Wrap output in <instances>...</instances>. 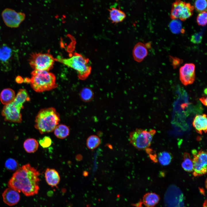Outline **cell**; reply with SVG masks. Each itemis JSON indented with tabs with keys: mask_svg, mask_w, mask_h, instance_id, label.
Here are the masks:
<instances>
[{
	"mask_svg": "<svg viewBox=\"0 0 207 207\" xmlns=\"http://www.w3.org/2000/svg\"><path fill=\"white\" fill-rule=\"evenodd\" d=\"M193 125L198 133L202 134L203 132L206 133L207 130L206 115H196L193 119Z\"/></svg>",
	"mask_w": 207,
	"mask_h": 207,
	"instance_id": "13",
	"label": "cell"
},
{
	"mask_svg": "<svg viewBox=\"0 0 207 207\" xmlns=\"http://www.w3.org/2000/svg\"><path fill=\"white\" fill-rule=\"evenodd\" d=\"M55 58L49 53H34L31 54L29 63L34 70L49 71L53 67Z\"/></svg>",
	"mask_w": 207,
	"mask_h": 207,
	"instance_id": "6",
	"label": "cell"
},
{
	"mask_svg": "<svg viewBox=\"0 0 207 207\" xmlns=\"http://www.w3.org/2000/svg\"><path fill=\"white\" fill-rule=\"evenodd\" d=\"M160 199L159 196L154 193L145 194L143 198V202L146 207H154L158 202Z\"/></svg>",
	"mask_w": 207,
	"mask_h": 207,
	"instance_id": "19",
	"label": "cell"
},
{
	"mask_svg": "<svg viewBox=\"0 0 207 207\" xmlns=\"http://www.w3.org/2000/svg\"><path fill=\"white\" fill-rule=\"evenodd\" d=\"M60 115L53 107L40 110L35 118L34 127L41 134L52 132L58 125Z\"/></svg>",
	"mask_w": 207,
	"mask_h": 207,
	"instance_id": "2",
	"label": "cell"
},
{
	"mask_svg": "<svg viewBox=\"0 0 207 207\" xmlns=\"http://www.w3.org/2000/svg\"><path fill=\"white\" fill-rule=\"evenodd\" d=\"M29 80L31 86L36 92H43L55 89L57 86L55 75L49 71L33 70Z\"/></svg>",
	"mask_w": 207,
	"mask_h": 207,
	"instance_id": "4",
	"label": "cell"
},
{
	"mask_svg": "<svg viewBox=\"0 0 207 207\" xmlns=\"http://www.w3.org/2000/svg\"><path fill=\"white\" fill-rule=\"evenodd\" d=\"M195 66L193 63H187L179 70V78L182 84L187 85L192 84L195 78Z\"/></svg>",
	"mask_w": 207,
	"mask_h": 207,
	"instance_id": "11",
	"label": "cell"
},
{
	"mask_svg": "<svg viewBox=\"0 0 207 207\" xmlns=\"http://www.w3.org/2000/svg\"><path fill=\"white\" fill-rule=\"evenodd\" d=\"M94 93L92 90L89 87H84L80 92V97L83 101L89 102L93 98Z\"/></svg>",
	"mask_w": 207,
	"mask_h": 207,
	"instance_id": "25",
	"label": "cell"
},
{
	"mask_svg": "<svg viewBox=\"0 0 207 207\" xmlns=\"http://www.w3.org/2000/svg\"><path fill=\"white\" fill-rule=\"evenodd\" d=\"M2 196L4 202L9 206L17 204L20 198L19 192L9 187L6 188L4 191Z\"/></svg>",
	"mask_w": 207,
	"mask_h": 207,
	"instance_id": "12",
	"label": "cell"
},
{
	"mask_svg": "<svg viewBox=\"0 0 207 207\" xmlns=\"http://www.w3.org/2000/svg\"><path fill=\"white\" fill-rule=\"evenodd\" d=\"M181 165L182 168L185 171L189 172L193 171V161L188 153L185 152L184 154L183 160Z\"/></svg>",
	"mask_w": 207,
	"mask_h": 207,
	"instance_id": "22",
	"label": "cell"
},
{
	"mask_svg": "<svg viewBox=\"0 0 207 207\" xmlns=\"http://www.w3.org/2000/svg\"><path fill=\"white\" fill-rule=\"evenodd\" d=\"M158 159L159 163L162 165L167 166L171 162L172 157L170 153L164 151L159 153Z\"/></svg>",
	"mask_w": 207,
	"mask_h": 207,
	"instance_id": "24",
	"label": "cell"
},
{
	"mask_svg": "<svg viewBox=\"0 0 207 207\" xmlns=\"http://www.w3.org/2000/svg\"><path fill=\"white\" fill-rule=\"evenodd\" d=\"M156 131L152 129L149 131L141 129H136L129 134L131 143L138 150L146 149L150 146Z\"/></svg>",
	"mask_w": 207,
	"mask_h": 207,
	"instance_id": "5",
	"label": "cell"
},
{
	"mask_svg": "<svg viewBox=\"0 0 207 207\" xmlns=\"http://www.w3.org/2000/svg\"><path fill=\"white\" fill-rule=\"evenodd\" d=\"M194 8L189 3L177 0L172 4L170 18L172 20L179 19L184 21L192 15Z\"/></svg>",
	"mask_w": 207,
	"mask_h": 207,
	"instance_id": "7",
	"label": "cell"
},
{
	"mask_svg": "<svg viewBox=\"0 0 207 207\" xmlns=\"http://www.w3.org/2000/svg\"><path fill=\"white\" fill-rule=\"evenodd\" d=\"M30 98L26 90L22 89L19 90L12 103L21 110L23 108V104L24 103L30 101Z\"/></svg>",
	"mask_w": 207,
	"mask_h": 207,
	"instance_id": "17",
	"label": "cell"
},
{
	"mask_svg": "<svg viewBox=\"0 0 207 207\" xmlns=\"http://www.w3.org/2000/svg\"><path fill=\"white\" fill-rule=\"evenodd\" d=\"M15 97L14 91L10 88L3 90L0 95V100L1 102L5 105L12 102Z\"/></svg>",
	"mask_w": 207,
	"mask_h": 207,
	"instance_id": "18",
	"label": "cell"
},
{
	"mask_svg": "<svg viewBox=\"0 0 207 207\" xmlns=\"http://www.w3.org/2000/svg\"><path fill=\"white\" fill-rule=\"evenodd\" d=\"M170 57L171 60L172 65L175 68L179 65L182 62V60L179 58L174 57L171 56Z\"/></svg>",
	"mask_w": 207,
	"mask_h": 207,
	"instance_id": "33",
	"label": "cell"
},
{
	"mask_svg": "<svg viewBox=\"0 0 207 207\" xmlns=\"http://www.w3.org/2000/svg\"><path fill=\"white\" fill-rule=\"evenodd\" d=\"M54 134L58 138L64 139L69 135L70 129L68 126L63 124L58 125L54 129Z\"/></svg>",
	"mask_w": 207,
	"mask_h": 207,
	"instance_id": "21",
	"label": "cell"
},
{
	"mask_svg": "<svg viewBox=\"0 0 207 207\" xmlns=\"http://www.w3.org/2000/svg\"><path fill=\"white\" fill-rule=\"evenodd\" d=\"M202 37V32L195 33L191 36V41L194 44H199L201 42Z\"/></svg>",
	"mask_w": 207,
	"mask_h": 207,
	"instance_id": "32",
	"label": "cell"
},
{
	"mask_svg": "<svg viewBox=\"0 0 207 207\" xmlns=\"http://www.w3.org/2000/svg\"><path fill=\"white\" fill-rule=\"evenodd\" d=\"M207 13L206 11L200 12L197 18V22L199 25L204 26L207 23Z\"/></svg>",
	"mask_w": 207,
	"mask_h": 207,
	"instance_id": "30",
	"label": "cell"
},
{
	"mask_svg": "<svg viewBox=\"0 0 207 207\" xmlns=\"http://www.w3.org/2000/svg\"><path fill=\"white\" fill-rule=\"evenodd\" d=\"M39 143L37 141L33 138H29L26 140L23 143V147L26 152L32 153L37 150Z\"/></svg>",
	"mask_w": 207,
	"mask_h": 207,
	"instance_id": "20",
	"label": "cell"
},
{
	"mask_svg": "<svg viewBox=\"0 0 207 207\" xmlns=\"http://www.w3.org/2000/svg\"><path fill=\"white\" fill-rule=\"evenodd\" d=\"M109 12V19L113 23L116 24L122 22L125 18V13L118 8L112 7L108 9Z\"/></svg>",
	"mask_w": 207,
	"mask_h": 207,
	"instance_id": "16",
	"label": "cell"
},
{
	"mask_svg": "<svg viewBox=\"0 0 207 207\" xmlns=\"http://www.w3.org/2000/svg\"><path fill=\"white\" fill-rule=\"evenodd\" d=\"M52 142L51 138L47 136L44 137L39 141V144L43 148H46L49 147L51 144Z\"/></svg>",
	"mask_w": 207,
	"mask_h": 207,
	"instance_id": "31",
	"label": "cell"
},
{
	"mask_svg": "<svg viewBox=\"0 0 207 207\" xmlns=\"http://www.w3.org/2000/svg\"><path fill=\"white\" fill-rule=\"evenodd\" d=\"M45 177L49 185L52 187H57L60 181V177L58 172L55 169L47 168L45 173Z\"/></svg>",
	"mask_w": 207,
	"mask_h": 207,
	"instance_id": "14",
	"label": "cell"
},
{
	"mask_svg": "<svg viewBox=\"0 0 207 207\" xmlns=\"http://www.w3.org/2000/svg\"><path fill=\"white\" fill-rule=\"evenodd\" d=\"M55 60L75 70L77 72L78 78L81 80L86 79L91 73V67L89 60L80 53L74 52L68 58L58 57Z\"/></svg>",
	"mask_w": 207,
	"mask_h": 207,
	"instance_id": "3",
	"label": "cell"
},
{
	"mask_svg": "<svg viewBox=\"0 0 207 207\" xmlns=\"http://www.w3.org/2000/svg\"><path fill=\"white\" fill-rule=\"evenodd\" d=\"M200 101L202 104L205 106H207V97H203L200 99Z\"/></svg>",
	"mask_w": 207,
	"mask_h": 207,
	"instance_id": "34",
	"label": "cell"
},
{
	"mask_svg": "<svg viewBox=\"0 0 207 207\" xmlns=\"http://www.w3.org/2000/svg\"><path fill=\"white\" fill-rule=\"evenodd\" d=\"M12 55V50L6 46H3L0 48V61L6 62L10 58Z\"/></svg>",
	"mask_w": 207,
	"mask_h": 207,
	"instance_id": "26",
	"label": "cell"
},
{
	"mask_svg": "<svg viewBox=\"0 0 207 207\" xmlns=\"http://www.w3.org/2000/svg\"><path fill=\"white\" fill-rule=\"evenodd\" d=\"M195 9L198 12H201L206 11L207 9V1L206 0H198L194 3Z\"/></svg>",
	"mask_w": 207,
	"mask_h": 207,
	"instance_id": "28",
	"label": "cell"
},
{
	"mask_svg": "<svg viewBox=\"0 0 207 207\" xmlns=\"http://www.w3.org/2000/svg\"><path fill=\"white\" fill-rule=\"evenodd\" d=\"M40 175L39 171L29 164H25L14 173L8 186L18 192H22L26 196L34 195L39 190Z\"/></svg>",
	"mask_w": 207,
	"mask_h": 207,
	"instance_id": "1",
	"label": "cell"
},
{
	"mask_svg": "<svg viewBox=\"0 0 207 207\" xmlns=\"http://www.w3.org/2000/svg\"><path fill=\"white\" fill-rule=\"evenodd\" d=\"M170 28L172 32L175 34H177L182 32V23L178 19L173 20L169 25Z\"/></svg>",
	"mask_w": 207,
	"mask_h": 207,
	"instance_id": "27",
	"label": "cell"
},
{
	"mask_svg": "<svg viewBox=\"0 0 207 207\" xmlns=\"http://www.w3.org/2000/svg\"><path fill=\"white\" fill-rule=\"evenodd\" d=\"M5 166L8 170L16 171L19 168L17 162L13 159H8L5 163Z\"/></svg>",
	"mask_w": 207,
	"mask_h": 207,
	"instance_id": "29",
	"label": "cell"
},
{
	"mask_svg": "<svg viewBox=\"0 0 207 207\" xmlns=\"http://www.w3.org/2000/svg\"><path fill=\"white\" fill-rule=\"evenodd\" d=\"M203 207H207V201L206 200L203 204Z\"/></svg>",
	"mask_w": 207,
	"mask_h": 207,
	"instance_id": "35",
	"label": "cell"
},
{
	"mask_svg": "<svg viewBox=\"0 0 207 207\" xmlns=\"http://www.w3.org/2000/svg\"><path fill=\"white\" fill-rule=\"evenodd\" d=\"M101 142V140L98 136L92 135L88 138L86 145L89 149L92 150L97 147L100 144Z\"/></svg>",
	"mask_w": 207,
	"mask_h": 207,
	"instance_id": "23",
	"label": "cell"
},
{
	"mask_svg": "<svg viewBox=\"0 0 207 207\" xmlns=\"http://www.w3.org/2000/svg\"><path fill=\"white\" fill-rule=\"evenodd\" d=\"M148 52L145 45L138 42L135 46L133 51L134 60L137 62H141L147 55Z\"/></svg>",
	"mask_w": 207,
	"mask_h": 207,
	"instance_id": "15",
	"label": "cell"
},
{
	"mask_svg": "<svg viewBox=\"0 0 207 207\" xmlns=\"http://www.w3.org/2000/svg\"><path fill=\"white\" fill-rule=\"evenodd\" d=\"M192 153L193 156L192 160L193 175L198 177L205 174L207 168L206 152L203 150L197 152L196 150H193Z\"/></svg>",
	"mask_w": 207,
	"mask_h": 207,
	"instance_id": "8",
	"label": "cell"
},
{
	"mask_svg": "<svg viewBox=\"0 0 207 207\" xmlns=\"http://www.w3.org/2000/svg\"><path fill=\"white\" fill-rule=\"evenodd\" d=\"M21 110L12 102L5 105L1 114L5 121L19 123L21 122L22 120Z\"/></svg>",
	"mask_w": 207,
	"mask_h": 207,
	"instance_id": "10",
	"label": "cell"
},
{
	"mask_svg": "<svg viewBox=\"0 0 207 207\" xmlns=\"http://www.w3.org/2000/svg\"><path fill=\"white\" fill-rule=\"evenodd\" d=\"M2 16L5 24L11 28L18 27L24 20L25 15L21 12H17L14 10L7 8L2 12Z\"/></svg>",
	"mask_w": 207,
	"mask_h": 207,
	"instance_id": "9",
	"label": "cell"
}]
</instances>
